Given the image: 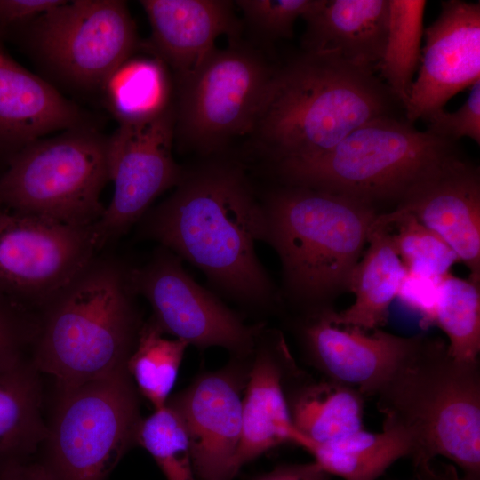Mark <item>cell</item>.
Instances as JSON below:
<instances>
[{
  "mask_svg": "<svg viewBox=\"0 0 480 480\" xmlns=\"http://www.w3.org/2000/svg\"><path fill=\"white\" fill-rule=\"evenodd\" d=\"M127 270L96 257L40 308L30 360L57 388L126 368L141 323Z\"/></svg>",
  "mask_w": 480,
  "mask_h": 480,
  "instance_id": "277c9868",
  "label": "cell"
},
{
  "mask_svg": "<svg viewBox=\"0 0 480 480\" xmlns=\"http://www.w3.org/2000/svg\"><path fill=\"white\" fill-rule=\"evenodd\" d=\"M91 125L51 84L17 63L0 44V155L9 160L56 131Z\"/></svg>",
  "mask_w": 480,
  "mask_h": 480,
  "instance_id": "ffe728a7",
  "label": "cell"
},
{
  "mask_svg": "<svg viewBox=\"0 0 480 480\" xmlns=\"http://www.w3.org/2000/svg\"><path fill=\"white\" fill-rule=\"evenodd\" d=\"M332 308L307 310L296 319L293 327L302 357L321 377L352 387L364 397L373 396L420 335L340 325L331 318Z\"/></svg>",
  "mask_w": 480,
  "mask_h": 480,
  "instance_id": "9a60e30c",
  "label": "cell"
},
{
  "mask_svg": "<svg viewBox=\"0 0 480 480\" xmlns=\"http://www.w3.org/2000/svg\"><path fill=\"white\" fill-rule=\"evenodd\" d=\"M110 181L108 137L92 125L39 139L13 156L0 177V207L76 226L97 222Z\"/></svg>",
  "mask_w": 480,
  "mask_h": 480,
  "instance_id": "52a82bcc",
  "label": "cell"
},
{
  "mask_svg": "<svg viewBox=\"0 0 480 480\" xmlns=\"http://www.w3.org/2000/svg\"><path fill=\"white\" fill-rule=\"evenodd\" d=\"M93 225L76 226L0 207V292L41 308L96 256Z\"/></svg>",
  "mask_w": 480,
  "mask_h": 480,
  "instance_id": "8fae6325",
  "label": "cell"
},
{
  "mask_svg": "<svg viewBox=\"0 0 480 480\" xmlns=\"http://www.w3.org/2000/svg\"><path fill=\"white\" fill-rule=\"evenodd\" d=\"M169 70L153 55L131 56L110 76L101 92L118 124L153 119L174 103Z\"/></svg>",
  "mask_w": 480,
  "mask_h": 480,
  "instance_id": "484cf974",
  "label": "cell"
},
{
  "mask_svg": "<svg viewBox=\"0 0 480 480\" xmlns=\"http://www.w3.org/2000/svg\"><path fill=\"white\" fill-rule=\"evenodd\" d=\"M174 103L158 116L118 124L108 137V167L114 193L93 224L100 246L142 218L153 201L176 187L186 172L172 156Z\"/></svg>",
  "mask_w": 480,
  "mask_h": 480,
  "instance_id": "4fadbf2b",
  "label": "cell"
},
{
  "mask_svg": "<svg viewBox=\"0 0 480 480\" xmlns=\"http://www.w3.org/2000/svg\"><path fill=\"white\" fill-rule=\"evenodd\" d=\"M388 16L389 0H317L302 18L307 24L302 48L376 70L385 50Z\"/></svg>",
  "mask_w": 480,
  "mask_h": 480,
  "instance_id": "44dd1931",
  "label": "cell"
},
{
  "mask_svg": "<svg viewBox=\"0 0 480 480\" xmlns=\"http://www.w3.org/2000/svg\"><path fill=\"white\" fill-rule=\"evenodd\" d=\"M150 318L141 324L126 370L138 393L158 410L166 405L177 380L187 342L168 339Z\"/></svg>",
  "mask_w": 480,
  "mask_h": 480,
  "instance_id": "83f0119b",
  "label": "cell"
},
{
  "mask_svg": "<svg viewBox=\"0 0 480 480\" xmlns=\"http://www.w3.org/2000/svg\"><path fill=\"white\" fill-rule=\"evenodd\" d=\"M440 281L441 278L407 272L396 297L420 313L426 324L434 323Z\"/></svg>",
  "mask_w": 480,
  "mask_h": 480,
  "instance_id": "e575fe53",
  "label": "cell"
},
{
  "mask_svg": "<svg viewBox=\"0 0 480 480\" xmlns=\"http://www.w3.org/2000/svg\"><path fill=\"white\" fill-rule=\"evenodd\" d=\"M276 68L236 40L177 80L174 142L202 156L251 132Z\"/></svg>",
  "mask_w": 480,
  "mask_h": 480,
  "instance_id": "9c48e42d",
  "label": "cell"
},
{
  "mask_svg": "<svg viewBox=\"0 0 480 480\" xmlns=\"http://www.w3.org/2000/svg\"><path fill=\"white\" fill-rule=\"evenodd\" d=\"M317 0H237L235 4L259 37L265 41L291 38L298 18H303Z\"/></svg>",
  "mask_w": 480,
  "mask_h": 480,
  "instance_id": "1f68e13d",
  "label": "cell"
},
{
  "mask_svg": "<svg viewBox=\"0 0 480 480\" xmlns=\"http://www.w3.org/2000/svg\"><path fill=\"white\" fill-rule=\"evenodd\" d=\"M426 4L424 0H389L388 37L376 70L403 108L421 61Z\"/></svg>",
  "mask_w": 480,
  "mask_h": 480,
  "instance_id": "4316f807",
  "label": "cell"
},
{
  "mask_svg": "<svg viewBox=\"0 0 480 480\" xmlns=\"http://www.w3.org/2000/svg\"><path fill=\"white\" fill-rule=\"evenodd\" d=\"M26 25V45L63 84L102 92L110 76L139 45L126 3L63 1Z\"/></svg>",
  "mask_w": 480,
  "mask_h": 480,
  "instance_id": "30bf717a",
  "label": "cell"
},
{
  "mask_svg": "<svg viewBox=\"0 0 480 480\" xmlns=\"http://www.w3.org/2000/svg\"><path fill=\"white\" fill-rule=\"evenodd\" d=\"M305 450L325 472L343 480H377L396 460L412 455L407 436L389 426H382L380 432L362 428Z\"/></svg>",
  "mask_w": 480,
  "mask_h": 480,
  "instance_id": "d4e9b609",
  "label": "cell"
},
{
  "mask_svg": "<svg viewBox=\"0 0 480 480\" xmlns=\"http://www.w3.org/2000/svg\"><path fill=\"white\" fill-rule=\"evenodd\" d=\"M40 374L30 359L0 373V470L31 460L46 438Z\"/></svg>",
  "mask_w": 480,
  "mask_h": 480,
  "instance_id": "cb8c5ba5",
  "label": "cell"
},
{
  "mask_svg": "<svg viewBox=\"0 0 480 480\" xmlns=\"http://www.w3.org/2000/svg\"><path fill=\"white\" fill-rule=\"evenodd\" d=\"M479 284L451 273L439 284L434 324L447 336L450 355L461 362L479 361Z\"/></svg>",
  "mask_w": 480,
  "mask_h": 480,
  "instance_id": "f1b7e54d",
  "label": "cell"
},
{
  "mask_svg": "<svg viewBox=\"0 0 480 480\" xmlns=\"http://www.w3.org/2000/svg\"><path fill=\"white\" fill-rule=\"evenodd\" d=\"M423 35L418 76L404 107L412 124L443 109L454 95L480 80L479 2L443 1Z\"/></svg>",
  "mask_w": 480,
  "mask_h": 480,
  "instance_id": "2e32d148",
  "label": "cell"
},
{
  "mask_svg": "<svg viewBox=\"0 0 480 480\" xmlns=\"http://www.w3.org/2000/svg\"><path fill=\"white\" fill-rule=\"evenodd\" d=\"M331 475L315 461L283 464L253 480H331Z\"/></svg>",
  "mask_w": 480,
  "mask_h": 480,
  "instance_id": "8d00e7d4",
  "label": "cell"
},
{
  "mask_svg": "<svg viewBox=\"0 0 480 480\" xmlns=\"http://www.w3.org/2000/svg\"><path fill=\"white\" fill-rule=\"evenodd\" d=\"M374 224L388 231L394 249L407 272L442 278L459 261L455 252L415 217L394 211L380 212Z\"/></svg>",
  "mask_w": 480,
  "mask_h": 480,
  "instance_id": "f546056e",
  "label": "cell"
},
{
  "mask_svg": "<svg viewBox=\"0 0 480 480\" xmlns=\"http://www.w3.org/2000/svg\"><path fill=\"white\" fill-rule=\"evenodd\" d=\"M367 244L349 276L348 290L355 294V301L340 312L332 308L330 316L337 324L370 332L386 322L407 270L386 228L373 222Z\"/></svg>",
  "mask_w": 480,
  "mask_h": 480,
  "instance_id": "603a6c76",
  "label": "cell"
},
{
  "mask_svg": "<svg viewBox=\"0 0 480 480\" xmlns=\"http://www.w3.org/2000/svg\"><path fill=\"white\" fill-rule=\"evenodd\" d=\"M284 389L291 421L304 438V449L364 428V396L352 387L315 379L296 366L286 376Z\"/></svg>",
  "mask_w": 480,
  "mask_h": 480,
  "instance_id": "7402d4cb",
  "label": "cell"
},
{
  "mask_svg": "<svg viewBox=\"0 0 480 480\" xmlns=\"http://www.w3.org/2000/svg\"><path fill=\"white\" fill-rule=\"evenodd\" d=\"M297 366L282 332L264 329L251 355L242 405V436L236 457L239 469L280 444L302 446L291 421L284 383Z\"/></svg>",
  "mask_w": 480,
  "mask_h": 480,
  "instance_id": "e0dca14e",
  "label": "cell"
},
{
  "mask_svg": "<svg viewBox=\"0 0 480 480\" xmlns=\"http://www.w3.org/2000/svg\"><path fill=\"white\" fill-rule=\"evenodd\" d=\"M0 480H52L40 463L32 460L9 464L0 470Z\"/></svg>",
  "mask_w": 480,
  "mask_h": 480,
  "instance_id": "74e56055",
  "label": "cell"
},
{
  "mask_svg": "<svg viewBox=\"0 0 480 480\" xmlns=\"http://www.w3.org/2000/svg\"><path fill=\"white\" fill-rule=\"evenodd\" d=\"M437 234L480 284V176L461 157L412 191L393 210Z\"/></svg>",
  "mask_w": 480,
  "mask_h": 480,
  "instance_id": "ac0fdd59",
  "label": "cell"
},
{
  "mask_svg": "<svg viewBox=\"0 0 480 480\" xmlns=\"http://www.w3.org/2000/svg\"><path fill=\"white\" fill-rule=\"evenodd\" d=\"M63 0H0V30L10 26L24 25Z\"/></svg>",
  "mask_w": 480,
  "mask_h": 480,
  "instance_id": "d590c367",
  "label": "cell"
},
{
  "mask_svg": "<svg viewBox=\"0 0 480 480\" xmlns=\"http://www.w3.org/2000/svg\"><path fill=\"white\" fill-rule=\"evenodd\" d=\"M37 318L0 292V373L30 359Z\"/></svg>",
  "mask_w": 480,
  "mask_h": 480,
  "instance_id": "d6a6232c",
  "label": "cell"
},
{
  "mask_svg": "<svg viewBox=\"0 0 480 480\" xmlns=\"http://www.w3.org/2000/svg\"><path fill=\"white\" fill-rule=\"evenodd\" d=\"M137 444L152 456L166 480H196L184 426L168 404L141 420Z\"/></svg>",
  "mask_w": 480,
  "mask_h": 480,
  "instance_id": "4dcf8cb0",
  "label": "cell"
},
{
  "mask_svg": "<svg viewBox=\"0 0 480 480\" xmlns=\"http://www.w3.org/2000/svg\"><path fill=\"white\" fill-rule=\"evenodd\" d=\"M452 480H469V479L463 476L462 478H455V479H452Z\"/></svg>",
  "mask_w": 480,
  "mask_h": 480,
  "instance_id": "f35d334b",
  "label": "cell"
},
{
  "mask_svg": "<svg viewBox=\"0 0 480 480\" xmlns=\"http://www.w3.org/2000/svg\"><path fill=\"white\" fill-rule=\"evenodd\" d=\"M383 426L408 438L419 471L444 457L480 480V363L452 357L447 343L420 335L375 391Z\"/></svg>",
  "mask_w": 480,
  "mask_h": 480,
  "instance_id": "3957f363",
  "label": "cell"
},
{
  "mask_svg": "<svg viewBox=\"0 0 480 480\" xmlns=\"http://www.w3.org/2000/svg\"><path fill=\"white\" fill-rule=\"evenodd\" d=\"M131 292L146 298L152 321L170 334L200 348L221 347L233 356H250L265 329L246 324L217 296L186 272L181 259L159 248L144 266L127 270Z\"/></svg>",
  "mask_w": 480,
  "mask_h": 480,
  "instance_id": "7c38bea8",
  "label": "cell"
},
{
  "mask_svg": "<svg viewBox=\"0 0 480 480\" xmlns=\"http://www.w3.org/2000/svg\"><path fill=\"white\" fill-rule=\"evenodd\" d=\"M146 212L142 232L201 269L234 300L268 307L275 289L255 252L263 211L239 164L215 161L190 172Z\"/></svg>",
  "mask_w": 480,
  "mask_h": 480,
  "instance_id": "6da1fadb",
  "label": "cell"
},
{
  "mask_svg": "<svg viewBox=\"0 0 480 480\" xmlns=\"http://www.w3.org/2000/svg\"><path fill=\"white\" fill-rule=\"evenodd\" d=\"M151 27L145 45L174 73L175 80L196 69L216 49L221 35L237 39L240 24L225 0H141Z\"/></svg>",
  "mask_w": 480,
  "mask_h": 480,
  "instance_id": "d6986e66",
  "label": "cell"
},
{
  "mask_svg": "<svg viewBox=\"0 0 480 480\" xmlns=\"http://www.w3.org/2000/svg\"><path fill=\"white\" fill-rule=\"evenodd\" d=\"M427 132L438 137L455 140L462 137L480 144V80L471 87L467 100L453 112L437 110L424 119Z\"/></svg>",
  "mask_w": 480,
  "mask_h": 480,
  "instance_id": "836d02e7",
  "label": "cell"
},
{
  "mask_svg": "<svg viewBox=\"0 0 480 480\" xmlns=\"http://www.w3.org/2000/svg\"><path fill=\"white\" fill-rule=\"evenodd\" d=\"M261 206L262 240L280 258L288 294L302 312L332 307L348 289L378 210L342 195L284 184Z\"/></svg>",
  "mask_w": 480,
  "mask_h": 480,
  "instance_id": "5b68a950",
  "label": "cell"
},
{
  "mask_svg": "<svg viewBox=\"0 0 480 480\" xmlns=\"http://www.w3.org/2000/svg\"><path fill=\"white\" fill-rule=\"evenodd\" d=\"M460 157L455 140L389 115L366 122L322 155L273 166L284 185L342 195L376 208L387 202L397 206Z\"/></svg>",
  "mask_w": 480,
  "mask_h": 480,
  "instance_id": "8992f818",
  "label": "cell"
},
{
  "mask_svg": "<svg viewBox=\"0 0 480 480\" xmlns=\"http://www.w3.org/2000/svg\"><path fill=\"white\" fill-rule=\"evenodd\" d=\"M251 355L233 356L224 367L198 375L167 402L184 426L200 480H232L238 473L236 457Z\"/></svg>",
  "mask_w": 480,
  "mask_h": 480,
  "instance_id": "5bb4252c",
  "label": "cell"
},
{
  "mask_svg": "<svg viewBox=\"0 0 480 480\" xmlns=\"http://www.w3.org/2000/svg\"><path fill=\"white\" fill-rule=\"evenodd\" d=\"M138 391L125 369L57 388L40 463L52 480H106L137 444L142 420Z\"/></svg>",
  "mask_w": 480,
  "mask_h": 480,
  "instance_id": "ba28073f",
  "label": "cell"
},
{
  "mask_svg": "<svg viewBox=\"0 0 480 480\" xmlns=\"http://www.w3.org/2000/svg\"><path fill=\"white\" fill-rule=\"evenodd\" d=\"M399 102L376 70L304 52L276 68L249 133L273 165L316 157Z\"/></svg>",
  "mask_w": 480,
  "mask_h": 480,
  "instance_id": "7a4b0ae2",
  "label": "cell"
}]
</instances>
